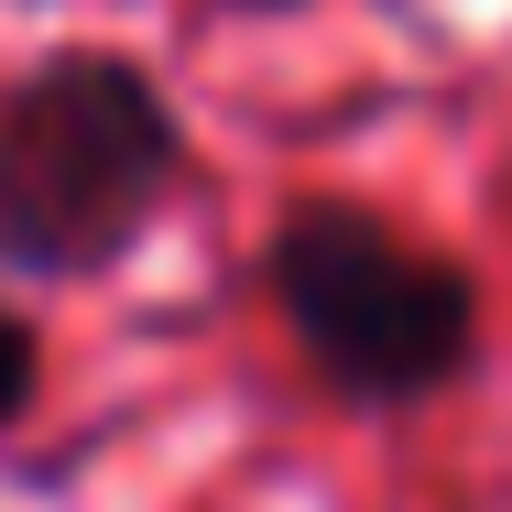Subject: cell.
Segmentation results:
<instances>
[{
    "instance_id": "1",
    "label": "cell",
    "mask_w": 512,
    "mask_h": 512,
    "mask_svg": "<svg viewBox=\"0 0 512 512\" xmlns=\"http://www.w3.org/2000/svg\"><path fill=\"white\" fill-rule=\"evenodd\" d=\"M197 142L164 77L120 44H55L0 77V273L11 284H109L186 186Z\"/></svg>"
},
{
    "instance_id": "3",
    "label": "cell",
    "mask_w": 512,
    "mask_h": 512,
    "mask_svg": "<svg viewBox=\"0 0 512 512\" xmlns=\"http://www.w3.org/2000/svg\"><path fill=\"white\" fill-rule=\"evenodd\" d=\"M33 404H44V327L0 295V436H22Z\"/></svg>"
},
{
    "instance_id": "2",
    "label": "cell",
    "mask_w": 512,
    "mask_h": 512,
    "mask_svg": "<svg viewBox=\"0 0 512 512\" xmlns=\"http://www.w3.org/2000/svg\"><path fill=\"white\" fill-rule=\"evenodd\" d=\"M262 295L316 393L349 414H425L480 371V284L360 197H295L262 229Z\"/></svg>"
},
{
    "instance_id": "4",
    "label": "cell",
    "mask_w": 512,
    "mask_h": 512,
    "mask_svg": "<svg viewBox=\"0 0 512 512\" xmlns=\"http://www.w3.org/2000/svg\"><path fill=\"white\" fill-rule=\"evenodd\" d=\"M229 11H306V0H229Z\"/></svg>"
}]
</instances>
